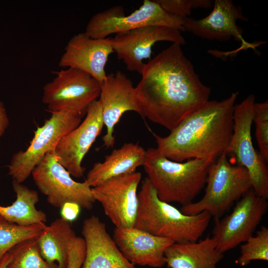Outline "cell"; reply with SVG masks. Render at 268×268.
Returning <instances> with one entry per match:
<instances>
[{"label":"cell","instance_id":"cell-1","mask_svg":"<svg viewBox=\"0 0 268 268\" xmlns=\"http://www.w3.org/2000/svg\"><path fill=\"white\" fill-rule=\"evenodd\" d=\"M135 87L141 115L170 131L209 100L204 84L181 45L173 43L145 63Z\"/></svg>","mask_w":268,"mask_h":268},{"label":"cell","instance_id":"cell-2","mask_svg":"<svg viewBox=\"0 0 268 268\" xmlns=\"http://www.w3.org/2000/svg\"><path fill=\"white\" fill-rule=\"evenodd\" d=\"M238 92L221 101L208 100L184 119L166 136L151 132L158 151L176 162L191 159L216 161L230 141Z\"/></svg>","mask_w":268,"mask_h":268},{"label":"cell","instance_id":"cell-3","mask_svg":"<svg viewBox=\"0 0 268 268\" xmlns=\"http://www.w3.org/2000/svg\"><path fill=\"white\" fill-rule=\"evenodd\" d=\"M138 206L134 228L174 243L198 241L205 231L211 216L207 211L189 215L160 200L146 177L137 194Z\"/></svg>","mask_w":268,"mask_h":268},{"label":"cell","instance_id":"cell-4","mask_svg":"<svg viewBox=\"0 0 268 268\" xmlns=\"http://www.w3.org/2000/svg\"><path fill=\"white\" fill-rule=\"evenodd\" d=\"M214 161L195 158L176 162L150 147L146 150L143 166L160 200L184 206L193 202L204 187L209 167Z\"/></svg>","mask_w":268,"mask_h":268},{"label":"cell","instance_id":"cell-5","mask_svg":"<svg viewBox=\"0 0 268 268\" xmlns=\"http://www.w3.org/2000/svg\"><path fill=\"white\" fill-rule=\"evenodd\" d=\"M202 198L182 206L181 211L194 215L207 211L215 222L245 194L252 189L250 177L242 166L232 164L225 152L209 166Z\"/></svg>","mask_w":268,"mask_h":268},{"label":"cell","instance_id":"cell-6","mask_svg":"<svg viewBox=\"0 0 268 268\" xmlns=\"http://www.w3.org/2000/svg\"><path fill=\"white\" fill-rule=\"evenodd\" d=\"M148 26H161L185 31L184 18L165 11L155 0H144L139 8L125 15L121 6H115L93 15L85 32L94 39Z\"/></svg>","mask_w":268,"mask_h":268},{"label":"cell","instance_id":"cell-7","mask_svg":"<svg viewBox=\"0 0 268 268\" xmlns=\"http://www.w3.org/2000/svg\"><path fill=\"white\" fill-rule=\"evenodd\" d=\"M255 103V97L252 94L235 105L232 135L225 152L227 156L234 157L237 164L247 169L255 194L268 199V167L266 161L255 150L251 136Z\"/></svg>","mask_w":268,"mask_h":268},{"label":"cell","instance_id":"cell-8","mask_svg":"<svg viewBox=\"0 0 268 268\" xmlns=\"http://www.w3.org/2000/svg\"><path fill=\"white\" fill-rule=\"evenodd\" d=\"M82 117L69 111L52 113L44 125L37 127L28 147L13 155L7 166L13 180L19 183L25 181L46 154L80 124Z\"/></svg>","mask_w":268,"mask_h":268},{"label":"cell","instance_id":"cell-9","mask_svg":"<svg viewBox=\"0 0 268 268\" xmlns=\"http://www.w3.org/2000/svg\"><path fill=\"white\" fill-rule=\"evenodd\" d=\"M53 73L55 78L43 87L42 102L51 113L69 111L83 116L99 97L100 83L89 74L75 68Z\"/></svg>","mask_w":268,"mask_h":268},{"label":"cell","instance_id":"cell-10","mask_svg":"<svg viewBox=\"0 0 268 268\" xmlns=\"http://www.w3.org/2000/svg\"><path fill=\"white\" fill-rule=\"evenodd\" d=\"M34 183L49 203L61 208L73 202L91 209L95 202L88 184L73 180L69 172L57 161L54 149L46 154L31 173Z\"/></svg>","mask_w":268,"mask_h":268},{"label":"cell","instance_id":"cell-11","mask_svg":"<svg viewBox=\"0 0 268 268\" xmlns=\"http://www.w3.org/2000/svg\"><path fill=\"white\" fill-rule=\"evenodd\" d=\"M267 200L251 189L237 201L230 214L215 222L212 237L219 252L235 248L253 235L267 211Z\"/></svg>","mask_w":268,"mask_h":268},{"label":"cell","instance_id":"cell-12","mask_svg":"<svg viewBox=\"0 0 268 268\" xmlns=\"http://www.w3.org/2000/svg\"><path fill=\"white\" fill-rule=\"evenodd\" d=\"M141 179V173L135 172L91 188L94 199L101 204L116 227H134L138 206L137 189Z\"/></svg>","mask_w":268,"mask_h":268},{"label":"cell","instance_id":"cell-13","mask_svg":"<svg viewBox=\"0 0 268 268\" xmlns=\"http://www.w3.org/2000/svg\"><path fill=\"white\" fill-rule=\"evenodd\" d=\"M159 41H169L182 45L186 41L178 30L161 26H148L118 33L111 42L118 59L123 60L127 69L141 74L150 58L152 47Z\"/></svg>","mask_w":268,"mask_h":268},{"label":"cell","instance_id":"cell-14","mask_svg":"<svg viewBox=\"0 0 268 268\" xmlns=\"http://www.w3.org/2000/svg\"><path fill=\"white\" fill-rule=\"evenodd\" d=\"M86 114L84 120L63 137L54 149L58 162L76 178L83 176L85 171L82 166L83 159L104 126L99 99L89 106Z\"/></svg>","mask_w":268,"mask_h":268},{"label":"cell","instance_id":"cell-15","mask_svg":"<svg viewBox=\"0 0 268 268\" xmlns=\"http://www.w3.org/2000/svg\"><path fill=\"white\" fill-rule=\"evenodd\" d=\"M238 20L248 21L240 6H237L231 0H215L212 11L206 17L197 19L193 17L184 18L185 31L202 39L226 41L233 37L241 43V46L232 54L240 50L255 48L262 43H250L243 38V30L237 24Z\"/></svg>","mask_w":268,"mask_h":268},{"label":"cell","instance_id":"cell-16","mask_svg":"<svg viewBox=\"0 0 268 268\" xmlns=\"http://www.w3.org/2000/svg\"><path fill=\"white\" fill-rule=\"evenodd\" d=\"M100 87L99 100L106 128L102 137L103 146L112 147L115 142V127L122 115L130 111L141 115V110L132 81L121 71L107 75Z\"/></svg>","mask_w":268,"mask_h":268},{"label":"cell","instance_id":"cell-17","mask_svg":"<svg viewBox=\"0 0 268 268\" xmlns=\"http://www.w3.org/2000/svg\"><path fill=\"white\" fill-rule=\"evenodd\" d=\"M113 52L111 38L94 39L85 32L79 33L68 41L59 65L83 71L101 84L107 76L108 57Z\"/></svg>","mask_w":268,"mask_h":268},{"label":"cell","instance_id":"cell-18","mask_svg":"<svg viewBox=\"0 0 268 268\" xmlns=\"http://www.w3.org/2000/svg\"><path fill=\"white\" fill-rule=\"evenodd\" d=\"M113 239L118 248L134 265L161 268L166 264L165 250L174 242L132 228L116 227Z\"/></svg>","mask_w":268,"mask_h":268},{"label":"cell","instance_id":"cell-19","mask_svg":"<svg viewBox=\"0 0 268 268\" xmlns=\"http://www.w3.org/2000/svg\"><path fill=\"white\" fill-rule=\"evenodd\" d=\"M81 234L85 244L83 268H136L123 256L98 217L86 218Z\"/></svg>","mask_w":268,"mask_h":268},{"label":"cell","instance_id":"cell-20","mask_svg":"<svg viewBox=\"0 0 268 268\" xmlns=\"http://www.w3.org/2000/svg\"><path fill=\"white\" fill-rule=\"evenodd\" d=\"M145 154L146 150L138 143H125L106 156L103 162L95 163L85 181L93 188L111 178L135 172L143 166Z\"/></svg>","mask_w":268,"mask_h":268},{"label":"cell","instance_id":"cell-21","mask_svg":"<svg viewBox=\"0 0 268 268\" xmlns=\"http://www.w3.org/2000/svg\"><path fill=\"white\" fill-rule=\"evenodd\" d=\"M164 256L169 268H217L223 254L217 250L213 238L207 236L197 242L174 243Z\"/></svg>","mask_w":268,"mask_h":268},{"label":"cell","instance_id":"cell-22","mask_svg":"<svg viewBox=\"0 0 268 268\" xmlns=\"http://www.w3.org/2000/svg\"><path fill=\"white\" fill-rule=\"evenodd\" d=\"M76 236L70 222L62 217L56 219L46 226L38 237L42 257L50 265L67 268L69 245Z\"/></svg>","mask_w":268,"mask_h":268},{"label":"cell","instance_id":"cell-23","mask_svg":"<svg viewBox=\"0 0 268 268\" xmlns=\"http://www.w3.org/2000/svg\"><path fill=\"white\" fill-rule=\"evenodd\" d=\"M12 188L16 200L10 205H0V216L9 222L21 225L45 223L47 221L46 213L35 206L39 201L37 191L14 180Z\"/></svg>","mask_w":268,"mask_h":268},{"label":"cell","instance_id":"cell-24","mask_svg":"<svg viewBox=\"0 0 268 268\" xmlns=\"http://www.w3.org/2000/svg\"><path fill=\"white\" fill-rule=\"evenodd\" d=\"M46 226L45 223L21 225L0 216V260L20 243L39 236Z\"/></svg>","mask_w":268,"mask_h":268},{"label":"cell","instance_id":"cell-25","mask_svg":"<svg viewBox=\"0 0 268 268\" xmlns=\"http://www.w3.org/2000/svg\"><path fill=\"white\" fill-rule=\"evenodd\" d=\"M38 237L24 241L9 252L11 259L6 268H57L49 264L42 257Z\"/></svg>","mask_w":268,"mask_h":268},{"label":"cell","instance_id":"cell-26","mask_svg":"<svg viewBox=\"0 0 268 268\" xmlns=\"http://www.w3.org/2000/svg\"><path fill=\"white\" fill-rule=\"evenodd\" d=\"M254 260L268 261V228L263 226L255 236L249 237L240 246V255L236 263L241 267Z\"/></svg>","mask_w":268,"mask_h":268},{"label":"cell","instance_id":"cell-27","mask_svg":"<svg viewBox=\"0 0 268 268\" xmlns=\"http://www.w3.org/2000/svg\"><path fill=\"white\" fill-rule=\"evenodd\" d=\"M253 122L256 126V137L260 154L268 161V102H255L253 107Z\"/></svg>","mask_w":268,"mask_h":268},{"label":"cell","instance_id":"cell-28","mask_svg":"<svg viewBox=\"0 0 268 268\" xmlns=\"http://www.w3.org/2000/svg\"><path fill=\"white\" fill-rule=\"evenodd\" d=\"M156 2L167 12L183 18L188 17L192 9L209 8L212 1L209 0H156Z\"/></svg>","mask_w":268,"mask_h":268},{"label":"cell","instance_id":"cell-29","mask_svg":"<svg viewBox=\"0 0 268 268\" xmlns=\"http://www.w3.org/2000/svg\"><path fill=\"white\" fill-rule=\"evenodd\" d=\"M85 255L84 239L80 237H75L69 245L67 268H80L83 263Z\"/></svg>","mask_w":268,"mask_h":268},{"label":"cell","instance_id":"cell-30","mask_svg":"<svg viewBox=\"0 0 268 268\" xmlns=\"http://www.w3.org/2000/svg\"><path fill=\"white\" fill-rule=\"evenodd\" d=\"M80 206L75 203L67 202L61 208V216L63 218L71 222L76 219L79 214Z\"/></svg>","mask_w":268,"mask_h":268},{"label":"cell","instance_id":"cell-31","mask_svg":"<svg viewBox=\"0 0 268 268\" xmlns=\"http://www.w3.org/2000/svg\"><path fill=\"white\" fill-rule=\"evenodd\" d=\"M9 125V120L3 103L0 100V137Z\"/></svg>","mask_w":268,"mask_h":268},{"label":"cell","instance_id":"cell-32","mask_svg":"<svg viewBox=\"0 0 268 268\" xmlns=\"http://www.w3.org/2000/svg\"><path fill=\"white\" fill-rule=\"evenodd\" d=\"M11 259V255L10 252L7 253L0 260V268H6L7 266Z\"/></svg>","mask_w":268,"mask_h":268}]
</instances>
